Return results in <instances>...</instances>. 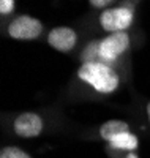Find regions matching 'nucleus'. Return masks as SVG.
<instances>
[{
    "label": "nucleus",
    "mask_w": 150,
    "mask_h": 158,
    "mask_svg": "<svg viewBox=\"0 0 150 158\" xmlns=\"http://www.w3.org/2000/svg\"><path fill=\"white\" fill-rule=\"evenodd\" d=\"M0 158H32V156L29 153H25L22 149L16 147V146H8V147L2 149Z\"/></svg>",
    "instance_id": "obj_10"
},
{
    "label": "nucleus",
    "mask_w": 150,
    "mask_h": 158,
    "mask_svg": "<svg viewBox=\"0 0 150 158\" xmlns=\"http://www.w3.org/2000/svg\"><path fill=\"white\" fill-rule=\"evenodd\" d=\"M130 131V125L125 120H119V118H112V120H107L100 127V136L101 139H104L106 142L109 139H112L114 136Z\"/></svg>",
    "instance_id": "obj_8"
},
{
    "label": "nucleus",
    "mask_w": 150,
    "mask_h": 158,
    "mask_svg": "<svg viewBox=\"0 0 150 158\" xmlns=\"http://www.w3.org/2000/svg\"><path fill=\"white\" fill-rule=\"evenodd\" d=\"M134 21V13L128 6H114L106 8L101 11L98 22L101 29L107 33H117V32H127Z\"/></svg>",
    "instance_id": "obj_2"
},
{
    "label": "nucleus",
    "mask_w": 150,
    "mask_h": 158,
    "mask_svg": "<svg viewBox=\"0 0 150 158\" xmlns=\"http://www.w3.org/2000/svg\"><path fill=\"white\" fill-rule=\"evenodd\" d=\"M130 44H131V38L128 32L107 33L104 38L100 40V44H98L100 62L111 65L130 49Z\"/></svg>",
    "instance_id": "obj_3"
},
{
    "label": "nucleus",
    "mask_w": 150,
    "mask_h": 158,
    "mask_svg": "<svg viewBox=\"0 0 150 158\" xmlns=\"http://www.w3.org/2000/svg\"><path fill=\"white\" fill-rule=\"evenodd\" d=\"M43 118L40 117L36 112H22L21 115L16 117L15 123H13V128H15V133L19 138H36L41 135L43 131Z\"/></svg>",
    "instance_id": "obj_5"
},
{
    "label": "nucleus",
    "mask_w": 150,
    "mask_h": 158,
    "mask_svg": "<svg viewBox=\"0 0 150 158\" xmlns=\"http://www.w3.org/2000/svg\"><path fill=\"white\" fill-rule=\"evenodd\" d=\"M127 158H139L138 155H136L134 152H128V155H127Z\"/></svg>",
    "instance_id": "obj_13"
},
{
    "label": "nucleus",
    "mask_w": 150,
    "mask_h": 158,
    "mask_svg": "<svg viewBox=\"0 0 150 158\" xmlns=\"http://www.w3.org/2000/svg\"><path fill=\"white\" fill-rule=\"evenodd\" d=\"M43 30H44L43 22L29 15H21L15 18L8 25L10 38L18 40V41H32V40H36L43 33Z\"/></svg>",
    "instance_id": "obj_4"
},
{
    "label": "nucleus",
    "mask_w": 150,
    "mask_h": 158,
    "mask_svg": "<svg viewBox=\"0 0 150 158\" xmlns=\"http://www.w3.org/2000/svg\"><path fill=\"white\" fill-rule=\"evenodd\" d=\"M77 77L103 95L114 94L120 84V77L117 71L111 65L100 60L82 63L77 70Z\"/></svg>",
    "instance_id": "obj_1"
},
{
    "label": "nucleus",
    "mask_w": 150,
    "mask_h": 158,
    "mask_svg": "<svg viewBox=\"0 0 150 158\" xmlns=\"http://www.w3.org/2000/svg\"><path fill=\"white\" fill-rule=\"evenodd\" d=\"M15 6H16V0H0V13L3 16L11 15L15 11Z\"/></svg>",
    "instance_id": "obj_11"
},
{
    "label": "nucleus",
    "mask_w": 150,
    "mask_h": 158,
    "mask_svg": "<svg viewBox=\"0 0 150 158\" xmlns=\"http://www.w3.org/2000/svg\"><path fill=\"white\" fill-rule=\"evenodd\" d=\"M48 43L56 51L60 52H70L77 43V33L74 29L62 25V27H54L48 33Z\"/></svg>",
    "instance_id": "obj_6"
},
{
    "label": "nucleus",
    "mask_w": 150,
    "mask_h": 158,
    "mask_svg": "<svg viewBox=\"0 0 150 158\" xmlns=\"http://www.w3.org/2000/svg\"><path fill=\"white\" fill-rule=\"evenodd\" d=\"M98 44H100V41H90V43L84 48L82 54H81V60H82V63H85V62H97V60H100Z\"/></svg>",
    "instance_id": "obj_9"
},
{
    "label": "nucleus",
    "mask_w": 150,
    "mask_h": 158,
    "mask_svg": "<svg viewBox=\"0 0 150 158\" xmlns=\"http://www.w3.org/2000/svg\"><path fill=\"white\" fill-rule=\"evenodd\" d=\"M147 117H148V122H150V103L147 104Z\"/></svg>",
    "instance_id": "obj_14"
},
{
    "label": "nucleus",
    "mask_w": 150,
    "mask_h": 158,
    "mask_svg": "<svg viewBox=\"0 0 150 158\" xmlns=\"http://www.w3.org/2000/svg\"><path fill=\"white\" fill-rule=\"evenodd\" d=\"M109 147L114 150H127V152H133L138 149L139 146V139L136 135H133L131 131H125V133H120L117 136H114L112 139L107 141Z\"/></svg>",
    "instance_id": "obj_7"
},
{
    "label": "nucleus",
    "mask_w": 150,
    "mask_h": 158,
    "mask_svg": "<svg viewBox=\"0 0 150 158\" xmlns=\"http://www.w3.org/2000/svg\"><path fill=\"white\" fill-rule=\"evenodd\" d=\"M114 0H89V3L97 10H106V8H109V5Z\"/></svg>",
    "instance_id": "obj_12"
}]
</instances>
